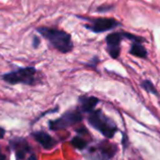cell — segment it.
Listing matches in <instances>:
<instances>
[{"instance_id": "cell-1", "label": "cell", "mask_w": 160, "mask_h": 160, "mask_svg": "<svg viewBox=\"0 0 160 160\" xmlns=\"http://www.w3.org/2000/svg\"><path fill=\"white\" fill-rule=\"evenodd\" d=\"M36 30L45 40H47L50 44L58 51L65 54L72 50L73 43L72 41V37L69 33L58 28L46 27H40Z\"/></svg>"}, {"instance_id": "cell-2", "label": "cell", "mask_w": 160, "mask_h": 160, "mask_svg": "<svg viewBox=\"0 0 160 160\" xmlns=\"http://www.w3.org/2000/svg\"><path fill=\"white\" fill-rule=\"evenodd\" d=\"M2 79L12 85H34L37 82V70L35 67L19 68L16 71L4 73L2 75Z\"/></svg>"}, {"instance_id": "cell-3", "label": "cell", "mask_w": 160, "mask_h": 160, "mask_svg": "<svg viewBox=\"0 0 160 160\" xmlns=\"http://www.w3.org/2000/svg\"><path fill=\"white\" fill-rule=\"evenodd\" d=\"M88 121L93 128H95L108 138H111L112 137H114L117 132L116 124L110 119H108L101 110L92 111L90 114Z\"/></svg>"}, {"instance_id": "cell-4", "label": "cell", "mask_w": 160, "mask_h": 160, "mask_svg": "<svg viewBox=\"0 0 160 160\" xmlns=\"http://www.w3.org/2000/svg\"><path fill=\"white\" fill-rule=\"evenodd\" d=\"M123 39L133 41V42H143L145 40L141 37L133 35L127 32H114L107 36L106 42L108 45V52L112 58H117L121 53V42Z\"/></svg>"}, {"instance_id": "cell-5", "label": "cell", "mask_w": 160, "mask_h": 160, "mask_svg": "<svg viewBox=\"0 0 160 160\" xmlns=\"http://www.w3.org/2000/svg\"><path fill=\"white\" fill-rule=\"evenodd\" d=\"M11 147L14 151L16 160H38L33 147L23 138H15L11 140Z\"/></svg>"}, {"instance_id": "cell-6", "label": "cell", "mask_w": 160, "mask_h": 160, "mask_svg": "<svg viewBox=\"0 0 160 160\" xmlns=\"http://www.w3.org/2000/svg\"><path fill=\"white\" fill-rule=\"evenodd\" d=\"M117 148L112 143L102 141L92 147L88 153L90 160H109L116 153Z\"/></svg>"}, {"instance_id": "cell-7", "label": "cell", "mask_w": 160, "mask_h": 160, "mask_svg": "<svg viewBox=\"0 0 160 160\" xmlns=\"http://www.w3.org/2000/svg\"><path fill=\"white\" fill-rule=\"evenodd\" d=\"M82 120V115L76 110H72L64 113L58 119L49 122V127L51 130H63L67 127H70Z\"/></svg>"}, {"instance_id": "cell-8", "label": "cell", "mask_w": 160, "mask_h": 160, "mask_svg": "<svg viewBox=\"0 0 160 160\" xmlns=\"http://www.w3.org/2000/svg\"><path fill=\"white\" fill-rule=\"evenodd\" d=\"M120 26L121 23L113 18H94L90 19L89 24L85 25V28L94 33H102Z\"/></svg>"}, {"instance_id": "cell-9", "label": "cell", "mask_w": 160, "mask_h": 160, "mask_svg": "<svg viewBox=\"0 0 160 160\" xmlns=\"http://www.w3.org/2000/svg\"><path fill=\"white\" fill-rule=\"evenodd\" d=\"M32 137L45 150H51L57 144L56 139H54L49 134H47L44 131L34 132V133H32Z\"/></svg>"}, {"instance_id": "cell-10", "label": "cell", "mask_w": 160, "mask_h": 160, "mask_svg": "<svg viewBox=\"0 0 160 160\" xmlns=\"http://www.w3.org/2000/svg\"><path fill=\"white\" fill-rule=\"evenodd\" d=\"M79 103L82 111L92 113L94 111V108L99 103V99L94 96H82L79 98Z\"/></svg>"}, {"instance_id": "cell-11", "label": "cell", "mask_w": 160, "mask_h": 160, "mask_svg": "<svg viewBox=\"0 0 160 160\" xmlns=\"http://www.w3.org/2000/svg\"><path fill=\"white\" fill-rule=\"evenodd\" d=\"M129 52L131 55L140 58H146L148 54L146 48L141 44V42H133Z\"/></svg>"}, {"instance_id": "cell-12", "label": "cell", "mask_w": 160, "mask_h": 160, "mask_svg": "<svg viewBox=\"0 0 160 160\" xmlns=\"http://www.w3.org/2000/svg\"><path fill=\"white\" fill-rule=\"evenodd\" d=\"M71 143L74 148H76L78 150H83L84 148L87 147V141L84 138H80V137H74L72 139Z\"/></svg>"}, {"instance_id": "cell-13", "label": "cell", "mask_w": 160, "mask_h": 160, "mask_svg": "<svg viewBox=\"0 0 160 160\" xmlns=\"http://www.w3.org/2000/svg\"><path fill=\"white\" fill-rule=\"evenodd\" d=\"M141 87L149 93H152V94H154V95H157V92H156V89L154 88L153 84L149 81V80H144L141 83Z\"/></svg>"}, {"instance_id": "cell-14", "label": "cell", "mask_w": 160, "mask_h": 160, "mask_svg": "<svg viewBox=\"0 0 160 160\" xmlns=\"http://www.w3.org/2000/svg\"><path fill=\"white\" fill-rule=\"evenodd\" d=\"M39 44H40V39L38 37H34V39H33V46L35 48H37L39 46Z\"/></svg>"}, {"instance_id": "cell-15", "label": "cell", "mask_w": 160, "mask_h": 160, "mask_svg": "<svg viewBox=\"0 0 160 160\" xmlns=\"http://www.w3.org/2000/svg\"><path fill=\"white\" fill-rule=\"evenodd\" d=\"M6 159H7L6 154L2 152L1 148H0V160H6Z\"/></svg>"}, {"instance_id": "cell-16", "label": "cell", "mask_w": 160, "mask_h": 160, "mask_svg": "<svg viewBox=\"0 0 160 160\" xmlns=\"http://www.w3.org/2000/svg\"><path fill=\"white\" fill-rule=\"evenodd\" d=\"M5 134H6V131H5V129H3L2 127H0V139H2V138H4Z\"/></svg>"}]
</instances>
